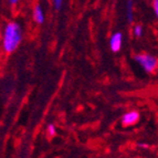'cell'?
<instances>
[{
	"label": "cell",
	"instance_id": "6da1fadb",
	"mask_svg": "<svg viewBox=\"0 0 158 158\" xmlns=\"http://www.w3.org/2000/svg\"><path fill=\"white\" fill-rule=\"evenodd\" d=\"M21 41V29L18 23L10 22L7 24L3 34V48L6 52H12Z\"/></svg>",
	"mask_w": 158,
	"mask_h": 158
},
{
	"label": "cell",
	"instance_id": "7a4b0ae2",
	"mask_svg": "<svg viewBox=\"0 0 158 158\" xmlns=\"http://www.w3.org/2000/svg\"><path fill=\"white\" fill-rule=\"evenodd\" d=\"M135 60L140 64V65L144 68L146 72H153L156 69L157 65V60H156L155 56H147V54H140V56H135Z\"/></svg>",
	"mask_w": 158,
	"mask_h": 158
},
{
	"label": "cell",
	"instance_id": "3957f363",
	"mask_svg": "<svg viewBox=\"0 0 158 158\" xmlns=\"http://www.w3.org/2000/svg\"><path fill=\"white\" fill-rule=\"evenodd\" d=\"M138 118H139V115L137 112H129V113L125 114L123 116V125L124 126H131V125L137 123Z\"/></svg>",
	"mask_w": 158,
	"mask_h": 158
},
{
	"label": "cell",
	"instance_id": "277c9868",
	"mask_svg": "<svg viewBox=\"0 0 158 158\" xmlns=\"http://www.w3.org/2000/svg\"><path fill=\"white\" fill-rule=\"evenodd\" d=\"M110 44H111L112 51H114V52L119 51V49H121V47H122V33L121 32H117V33L113 34V37L111 38V42H110Z\"/></svg>",
	"mask_w": 158,
	"mask_h": 158
},
{
	"label": "cell",
	"instance_id": "5b68a950",
	"mask_svg": "<svg viewBox=\"0 0 158 158\" xmlns=\"http://www.w3.org/2000/svg\"><path fill=\"white\" fill-rule=\"evenodd\" d=\"M33 18L38 23H42L44 21V16H43V11L40 6H35L33 10Z\"/></svg>",
	"mask_w": 158,
	"mask_h": 158
},
{
	"label": "cell",
	"instance_id": "8992f818",
	"mask_svg": "<svg viewBox=\"0 0 158 158\" xmlns=\"http://www.w3.org/2000/svg\"><path fill=\"white\" fill-rule=\"evenodd\" d=\"M127 18H128V21H133V0H128L127 1Z\"/></svg>",
	"mask_w": 158,
	"mask_h": 158
},
{
	"label": "cell",
	"instance_id": "52a82bcc",
	"mask_svg": "<svg viewBox=\"0 0 158 158\" xmlns=\"http://www.w3.org/2000/svg\"><path fill=\"white\" fill-rule=\"evenodd\" d=\"M134 33L136 37H140L143 33V28L140 26H136L135 27V29H134Z\"/></svg>",
	"mask_w": 158,
	"mask_h": 158
},
{
	"label": "cell",
	"instance_id": "ba28073f",
	"mask_svg": "<svg viewBox=\"0 0 158 158\" xmlns=\"http://www.w3.org/2000/svg\"><path fill=\"white\" fill-rule=\"evenodd\" d=\"M62 1L63 0H53V2H54V7L56 9H60L62 7Z\"/></svg>",
	"mask_w": 158,
	"mask_h": 158
},
{
	"label": "cell",
	"instance_id": "9c48e42d",
	"mask_svg": "<svg viewBox=\"0 0 158 158\" xmlns=\"http://www.w3.org/2000/svg\"><path fill=\"white\" fill-rule=\"evenodd\" d=\"M48 132H49L50 135H54L56 134V127L53 126V125H49V127H48Z\"/></svg>",
	"mask_w": 158,
	"mask_h": 158
},
{
	"label": "cell",
	"instance_id": "30bf717a",
	"mask_svg": "<svg viewBox=\"0 0 158 158\" xmlns=\"http://www.w3.org/2000/svg\"><path fill=\"white\" fill-rule=\"evenodd\" d=\"M153 7H154V11H155V15H158V0H154Z\"/></svg>",
	"mask_w": 158,
	"mask_h": 158
},
{
	"label": "cell",
	"instance_id": "8fae6325",
	"mask_svg": "<svg viewBox=\"0 0 158 158\" xmlns=\"http://www.w3.org/2000/svg\"><path fill=\"white\" fill-rule=\"evenodd\" d=\"M17 2H18V0H10V3H11V5H16Z\"/></svg>",
	"mask_w": 158,
	"mask_h": 158
},
{
	"label": "cell",
	"instance_id": "7c38bea8",
	"mask_svg": "<svg viewBox=\"0 0 158 158\" xmlns=\"http://www.w3.org/2000/svg\"><path fill=\"white\" fill-rule=\"evenodd\" d=\"M140 147H147V145H145V144H139Z\"/></svg>",
	"mask_w": 158,
	"mask_h": 158
}]
</instances>
